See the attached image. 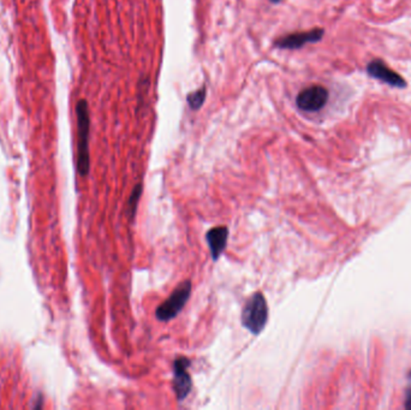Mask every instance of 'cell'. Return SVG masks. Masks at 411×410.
<instances>
[{
  "label": "cell",
  "instance_id": "6da1fadb",
  "mask_svg": "<svg viewBox=\"0 0 411 410\" xmlns=\"http://www.w3.org/2000/svg\"><path fill=\"white\" fill-rule=\"evenodd\" d=\"M77 120V171L82 177L89 174V134H91V117L87 100H80L76 105Z\"/></svg>",
  "mask_w": 411,
  "mask_h": 410
},
{
  "label": "cell",
  "instance_id": "7a4b0ae2",
  "mask_svg": "<svg viewBox=\"0 0 411 410\" xmlns=\"http://www.w3.org/2000/svg\"><path fill=\"white\" fill-rule=\"evenodd\" d=\"M268 319V306L261 292L251 295L242 310V325L253 335H259Z\"/></svg>",
  "mask_w": 411,
  "mask_h": 410
},
{
  "label": "cell",
  "instance_id": "3957f363",
  "mask_svg": "<svg viewBox=\"0 0 411 410\" xmlns=\"http://www.w3.org/2000/svg\"><path fill=\"white\" fill-rule=\"evenodd\" d=\"M190 294H192V281H182L174 289L169 299L156 309V318L159 319L160 322H170L176 318L187 304Z\"/></svg>",
  "mask_w": 411,
  "mask_h": 410
},
{
  "label": "cell",
  "instance_id": "277c9868",
  "mask_svg": "<svg viewBox=\"0 0 411 410\" xmlns=\"http://www.w3.org/2000/svg\"><path fill=\"white\" fill-rule=\"evenodd\" d=\"M329 102V91L322 86H311L306 88L297 95L298 109L306 112H316L324 109Z\"/></svg>",
  "mask_w": 411,
  "mask_h": 410
},
{
  "label": "cell",
  "instance_id": "5b68a950",
  "mask_svg": "<svg viewBox=\"0 0 411 410\" xmlns=\"http://www.w3.org/2000/svg\"><path fill=\"white\" fill-rule=\"evenodd\" d=\"M324 29L316 28L309 32H293L286 37H280L274 42V46L282 50H298L308 44H316L324 37Z\"/></svg>",
  "mask_w": 411,
  "mask_h": 410
},
{
  "label": "cell",
  "instance_id": "8992f818",
  "mask_svg": "<svg viewBox=\"0 0 411 410\" xmlns=\"http://www.w3.org/2000/svg\"><path fill=\"white\" fill-rule=\"evenodd\" d=\"M190 360L181 356L174 364V389L179 402L183 401L192 391V377L188 372Z\"/></svg>",
  "mask_w": 411,
  "mask_h": 410
},
{
  "label": "cell",
  "instance_id": "52a82bcc",
  "mask_svg": "<svg viewBox=\"0 0 411 410\" xmlns=\"http://www.w3.org/2000/svg\"><path fill=\"white\" fill-rule=\"evenodd\" d=\"M367 73L370 77L375 80H379L381 82L390 84L392 87L405 88L407 82L404 81L401 75H398L396 71L390 69L384 62L379 59L372 60L368 66H367Z\"/></svg>",
  "mask_w": 411,
  "mask_h": 410
},
{
  "label": "cell",
  "instance_id": "ba28073f",
  "mask_svg": "<svg viewBox=\"0 0 411 410\" xmlns=\"http://www.w3.org/2000/svg\"><path fill=\"white\" fill-rule=\"evenodd\" d=\"M228 229L226 226L213 227L207 232L206 240H207V243L210 247L213 261H217L220 258V255L224 253L226 245H228Z\"/></svg>",
  "mask_w": 411,
  "mask_h": 410
},
{
  "label": "cell",
  "instance_id": "9c48e42d",
  "mask_svg": "<svg viewBox=\"0 0 411 410\" xmlns=\"http://www.w3.org/2000/svg\"><path fill=\"white\" fill-rule=\"evenodd\" d=\"M206 95H207V88L206 86L200 88L197 92L189 94L187 97L188 104L192 110H199L205 104Z\"/></svg>",
  "mask_w": 411,
  "mask_h": 410
},
{
  "label": "cell",
  "instance_id": "30bf717a",
  "mask_svg": "<svg viewBox=\"0 0 411 410\" xmlns=\"http://www.w3.org/2000/svg\"><path fill=\"white\" fill-rule=\"evenodd\" d=\"M142 194V185H137L134 188L133 193L130 195L129 198V212H130V218L133 219L135 217V213H136L137 203L140 201Z\"/></svg>",
  "mask_w": 411,
  "mask_h": 410
},
{
  "label": "cell",
  "instance_id": "8fae6325",
  "mask_svg": "<svg viewBox=\"0 0 411 410\" xmlns=\"http://www.w3.org/2000/svg\"><path fill=\"white\" fill-rule=\"evenodd\" d=\"M271 3H273V4H278V3H280V1H282V0H270Z\"/></svg>",
  "mask_w": 411,
  "mask_h": 410
}]
</instances>
